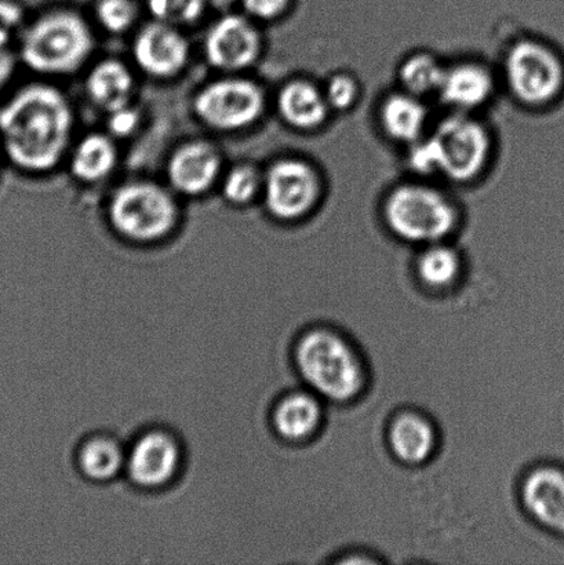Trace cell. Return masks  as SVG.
<instances>
[{
  "mask_svg": "<svg viewBox=\"0 0 564 565\" xmlns=\"http://www.w3.org/2000/svg\"><path fill=\"white\" fill-rule=\"evenodd\" d=\"M380 119L386 135L394 140L416 142L427 121V110L413 94H394L381 107Z\"/></svg>",
  "mask_w": 564,
  "mask_h": 565,
  "instance_id": "obj_23",
  "label": "cell"
},
{
  "mask_svg": "<svg viewBox=\"0 0 564 565\" xmlns=\"http://www.w3.org/2000/svg\"><path fill=\"white\" fill-rule=\"evenodd\" d=\"M264 171L256 164L241 162L224 171L220 180L221 195L235 207H245L262 196Z\"/></svg>",
  "mask_w": 564,
  "mask_h": 565,
  "instance_id": "obj_24",
  "label": "cell"
},
{
  "mask_svg": "<svg viewBox=\"0 0 564 565\" xmlns=\"http://www.w3.org/2000/svg\"><path fill=\"white\" fill-rule=\"evenodd\" d=\"M127 443L110 431L97 430L77 443L74 468L85 483L97 487L124 479Z\"/></svg>",
  "mask_w": 564,
  "mask_h": 565,
  "instance_id": "obj_17",
  "label": "cell"
},
{
  "mask_svg": "<svg viewBox=\"0 0 564 565\" xmlns=\"http://www.w3.org/2000/svg\"><path fill=\"white\" fill-rule=\"evenodd\" d=\"M223 174V154L215 143L207 140L181 143L166 163L169 186L181 196H203L220 184Z\"/></svg>",
  "mask_w": 564,
  "mask_h": 565,
  "instance_id": "obj_13",
  "label": "cell"
},
{
  "mask_svg": "<svg viewBox=\"0 0 564 565\" xmlns=\"http://www.w3.org/2000/svg\"><path fill=\"white\" fill-rule=\"evenodd\" d=\"M326 403L306 386L276 398L269 413L274 435L289 446H304L322 430Z\"/></svg>",
  "mask_w": 564,
  "mask_h": 565,
  "instance_id": "obj_14",
  "label": "cell"
},
{
  "mask_svg": "<svg viewBox=\"0 0 564 565\" xmlns=\"http://www.w3.org/2000/svg\"><path fill=\"white\" fill-rule=\"evenodd\" d=\"M207 6V0H147L152 20L179 28L196 24Z\"/></svg>",
  "mask_w": 564,
  "mask_h": 565,
  "instance_id": "obj_26",
  "label": "cell"
},
{
  "mask_svg": "<svg viewBox=\"0 0 564 565\" xmlns=\"http://www.w3.org/2000/svg\"><path fill=\"white\" fill-rule=\"evenodd\" d=\"M241 0H207L210 8L220 11L221 14L230 13Z\"/></svg>",
  "mask_w": 564,
  "mask_h": 565,
  "instance_id": "obj_34",
  "label": "cell"
},
{
  "mask_svg": "<svg viewBox=\"0 0 564 565\" xmlns=\"http://www.w3.org/2000/svg\"><path fill=\"white\" fill-rule=\"evenodd\" d=\"M408 162L411 168L419 174L439 173L438 157L430 137L428 140L414 143Z\"/></svg>",
  "mask_w": 564,
  "mask_h": 565,
  "instance_id": "obj_32",
  "label": "cell"
},
{
  "mask_svg": "<svg viewBox=\"0 0 564 565\" xmlns=\"http://www.w3.org/2000/svg\"><path fill=\"white\" fill-rule=\"evenodd\" d=\"M107 215L110 228L121 239L151 246L173 235L180 223V206L170 186L136 180L116 188Z\"/></svg>",
  "mask_w": 564,
  "mask_h": 565,
  "instance_id": "obj_4",
  "label": "cell"
},
{
  "mask_svg": "<svg viewBox=\"0 0 564 565\" xmlns=\"http://www.w3.org/2000/svg\"><path fill=\"white\" fill-rule=\"evenodd\" d=\"M203 53L207 64L224 74L252 68L263 53V36L256 21L231 11L221 15L204 35Z\"/></svg>",
  "mask_w": 564,
  "mask_h": 565,
  "instance_id": "obj_11",
  "label": "cell"
},
{
  "mask_svg": "<svg viewBox=\"0 0 564 565\" xmlns=\"http://www.w3.org/2000/svg\"><path fill=\"white\" fill-rule=\"evenodd\" d=\"M131 53L143 74L152 79L169 81L190 63L191 44L182 28L152 20L137 31Z\"/></svg>",
  "mask_w": 564,
  "mask_h": 565,
  "instance_id": "obj_12",
  "label": "cell"
},
{
  "mask_svg": "<svg viewBox=\"0 0 564 565\" xmlns=\"http://www.w3.org/2000/svg\"><path fill=\"white\" fill-rule=\"evenodd\" d=\"M185 465L181 437L166 426H148L127 441L124 480L142 494H160L179 483Z\"/></svg>",
  "mask_w": 564,
  "mask_h": 565,
  "instance_id": "obj_6",
  "label": "cell"
},
{
  "mask_svg": "<svg viewBox=\"0 0 564 565\" xmlns=\"http://www.w3.org/2000/svg\"><path fill=\"white\" fill-rule=\"evenodd\" d=\"M17 63H20V61L15 46L0 43V90H3L10 77L13 76Z\"/></svg>",
  "mask_w": 564,
  "mask_h": 565,
  "instance_id": "obj_33",
  "label": "cell"
},
{
  "mask_svg": "<svg viewBox=\"0 0 564 565\" xmlns=\"http://www.w3.org/2000/svg\"><path fill=\"white\" fill-rule=\"evenodd\" d=\"M462 270L460 254L441 243L425 247L414 263L416 278L434 292H447L460 286Z\"/></svg>",
  "mask_w": 564,
  "mask_h": 565,
  "instance_id": "obj_22",
  "label": "cell"
},
{
  "mask_svg": "<svg viewBox=\"0 0 564 565\" xmlns=\"http://www.w3.org/2000/svg\"><path fill=\"white\" fill-rule=\"evenodd\" d=\"M292 364L302 386L324 403L345 406L368 392L366 360L350 338L329 326L301 332L292 347Z\"/></svg>",
  "mask_w": 564,
  "mask_h": 565,
  "instance_id": "obj_2",
  "label": "cell"
},
{
  "mask_svg": "<svg viewBox=\"0 0 564 565\" xmlns=\"http://www.w3.org/2000/svg\"><path fill=\"white\" fill-rule=\"evenodd\" d=\"M493 92V77L482 65L460 64L445 71L440 97L453 108L469 110L488 102Z\"/></svg>",
  "mask_w": 564,
  "mask_h": 565,
  "instance_id": "obj_21",
  "label": "cell"
},
{
  "mask_svg": "<svg viewBox=\"0 0 564 565\" xmlns=\"http://www.w3.org/2000/svg\"><path fill=\"white\" fill-rule=\"evenodd\" d=\"M519 500L534 523L552 534L564 535V470L540 463L523 476Z\"/></svg>",
  "mask_w": 564,
  "mask_h": 565,
  "instance_id": "obj_15",
  "label": "cell"
},
{
  "mask_svg": "<svg viewBox=\"0 0 564 565\" xmlns=\"http://www.w3.org/2000/svg\"><path fill=\"white\" fill-rule=\"evenodd\" d=\"M3 162V158H2V154H0V163Z\"/></svg>",
  "mask_w": 564,
  "mask_h": 565,
  "instance_id": "obj_35",
  "label": "cell"
},
{
  "mask_svg": "<svg viewBox=\"0 0 564 565\" xmlns=\"http://www.w3.org/2000/svg\"><path fill=\"white\" fill-rule=\"evenodd\" d=\"M108 132L110 136L126 138L135 135L140 126L141 115L132 105L107 114Z\"/></svg>",
  "mask_w": 564,
  "mask_h": 565,
  "instance_id": "obj_31",
  "label": "cell"
},
{
  "mask_svg": "<svg viewBox=\"0 0 564 565\" xmlns=\"http://www.w3.org/2000/svg\"><path fill=\"white\" fill-rule=\"evenodd\" d=\"M94 44L85 17L71 9H54L28 20L15 50L20 63L33 74L66 76L86 65Z\"/></svg>",
  "mask_w": 564,
  "mask_h": 565,
  "instance_id": "obj_3",
  "label": "cell"
},
{
  "mask_svg": "<svg viewBox=\"0 0 564 565\" xmlns=\"http://www.w3.org/2000/svg\"><path fill=\"white\" fill-rule=\"evenodd\" d=\"M291 0H241L245 14L254 21L269 22L280 19Z\"/></svg>",
  "mask_w": 564,
  "mask_h": 565,
  "instance_id": "obj_30",
  "label": "cell"
},
{
  "mask_svg": "<svg viewBox=\"0 0 564 565\" xmlns=\"http://www.w3.org/2000/svg\"><path fill=\"white\" fill-rule=\"evenodd\" d=\"M119 162L115 138L105 132H91L82 137L68 154L72 177L82 184L93 185L107 180Z\"/></svg>",
  "mask_w": 564,
  "mask_h": 565,
  "instance_id": "obj_19",
  "label": "cell"
},
{
  "mask_svg": "<svg viewBox=\"0 0 564 565\" xmlns=\"http://www.w3.org/2000/svg\"><path fill=\"white\" fill-rule=\"evenodd\" d=\"M267 97L259 83L226 74L199 88L192 99V110L203 126L220 132L251 129L263 118Z\"/></svg>",
  "mask_w": 564,
  "mask_h": 565,
  "instance_id": "obj_7",
  "label": "cell"
},
{
  "mask_svg": "<svg viewBox=\"0 0 564 565\" xmlns=\"http://www.w3.org/2000/svg\"><path fill=\"white\" fill-rule=\"evenodd\" d=\"M438 157L439 173L467 182L482 173L490 154V138L479 121L467 116H449L430 137Z\"/></svg>",
  "mask_w": 564,
  "mask_h": 565,
  "instance_id": "obj_10",
  "label": "cell"
},
{
  "mask_svg": "<svg viewBox=\"0 0 564 565\" xmlns=\"http://www.w3.org/2000/svg\"><path fill=\"white\" fill-rule=\"evenodd\" d=\"M135 92V75L124 61L105 58L87 72L85 93L88 103L105 115L130 105Z\"/></svg>",
  "mask_w": 564,
  "mask_h": 565,
  "instance_id": "obj_18",
  "label": "cell"
},
{
  "mask_svg": "<svg viewBox=\"0 0 564 565\" xmlns=\"http://www.w3.org/2000/svg\"><path fill=\"white\" fill-rule=\"evenodd\" d=\"M75 113L58 87L25 83L0 99V154L21 173H52L68 157Z\"/></svg>",
  "mask_w": 564,
  "mask_h": 565,
  "instance_id": "obj_1",
  "label": "cell"
},
{
  "mask_svg": "<svg viewBox=\"0 0 564 565\" xmlns=\"http://www.w3.org/2000/svg\"><path fill=\"white\" fill-rule=\"evenodd\" d=\"M385 439L392 456L411 468L428 465L439 448V431L434 420L414 408L402 409L392 417Z\"/></svg>",
  "mask_w": 564,
  "mask_h": 565,
  "instance_id": "obj_16",
  "label": "cell"
},
{
  "mask_svg": "<svg viewBox=\"0 0 564 565\" xmlns=\"http://www.w3.org/2000/svg\"><path fill=\"white\" fill-rule=\"evenodd\" d=\"M358 94L359 87L355 79L342 74L331 77L324 90L329 107L339 110L350 109L355 104Z\"/></svg>",
  "mask_w": 564,
  "mask_h": 565,
  "instance_id": "obj_29",
  "label": "cell"
},
{
  "mask_svg": "<svg viewBox=\"0 0 564 565\" xmlns=\"http://www.w3.org/2000/svg\"><path fill=\"white\" fill-rule=\"evenodd\" d=\"M276 108L285 124L297 130L309 131L323 125L329 114L324 93L311 82H287L276 97Z\"/></svg>",
  "mask_w": 564,
  "mask_h": 565,
  "instance_id": "obj_20",
  "label": "cell"
},
{
  "mask_svg": "<svg viewBox=\"0 0 564 565\" xmlns=\"http://www.w3.org/2000/svg\"><path fill=\"white\" fill-rule=\"evenodd\" d=\"M507 82L513 96L528 105H544L560 96L564 85L561 60L539 42L513 44L506 60Z\"/></svg>",
  "mask_w": 564,
  "mask_h": 565,
  "instance_id": "obj_9",
  "label": "cell"
},
{
  "mask_svg": "<svg viewBox=\"0 0 564 565\" xmlns=\"http://www.w3.org/2000/svg\"><path fill=\"white\" fill-rule=\"evenodd\" d=\"M384 218L392 234L413 245L440 243L457 225V212L449 199L418 184L392 191L385 201Z\"/></svg>",
  "mask_w": 564,
  "mask_h": 565,
  "instance_id": "obj_5",
  "label": "cell"
},
{
  "mask_svg": "<svg viewBox=\"0 0 564 565\" xmlns=\"http://www.w3.org/2000/svg\"><path fill=\"white\" fill-rule=\"evenodd\" d=\"M322 185L317 170L306 160H276L264 171L263 201L270 217L295 223L317 206Z\"/></svg>",
  "mask_w": 564,
  "mask_h": 565,
  "instance_id": "obj_8",
  "label": "cell"
},
{
  "mask_svg": "<svg viewBox=\"0 0 564 565\" xmlns=\"http://www.w3.org/2000/svg\"><path fill=\"white\" fill-rule=\"evenodd\" d=\"M28 19L24 8L17 0H0V43L15 46Z\"/></svg>",
  "mask_w": 564,
  "mask_h": 565,
  "instance_id": "obj_28",
  "label": "cell"
},
{
  "mask_svg": "<svg viewBox=\"0 0 564 565\" xmlns=\"http://www.w3.org/2000/svg\"><path fill=\"white\" fill-rule=\"evenodd\" d=\"M94 14L105 32L124 35L136 25L140 9L136 0H98Z\"/></svg>",
  "mask_w": 564,
  "mask_h": 565,
  "instance_id": "obj_27",
  "label": "cell"
},
{
  "mask_svg": "<svg viewBox=\"0 0 564 565\" xmlns=\"http://www.w3.org/2000/svg\"><path fill=\"white\" fill-rule=\"evenodd\" d=\"M445 71L429 54H414L402 64L400 76L403 87L413 96L439 92Z\"/></svg>",
  "mask_w": 564,
  "mask_h": 565,
  "instance_id": "obj_25",
  "label": "cell"
}]
</instances>
